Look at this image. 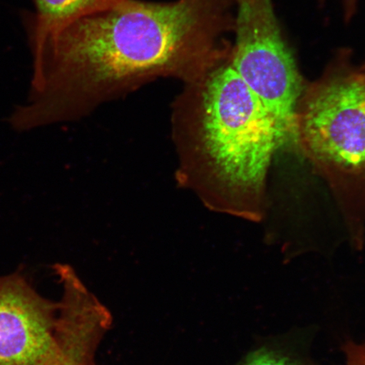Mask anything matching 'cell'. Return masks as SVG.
Returning <instances> with one entry per match:
<instances>
[{"label":"cell","instance_id":"7a4b0ae2","mask_svg":"<svg viewBox=\"0 0 365 365\" xmlns=\"http://www.w3.org/2000/svg\"><path fill=\"white\" fill-rule=\"evenodd\" d=\"M172 131L178 184L211 211L261 221L269 168L282 144L230 56L184 83L172 104Z\"/></svg>","mask_w":365,"mask_h":365},{"label":"cell","instance_id":"52a82bcc","mask_svg":"<svg viewBox=\"0 0 365 365\" xmlns=\"http://www.w3.org/2000/svg\"><path fill=\"white\" fill-rule=\"evenodd\" d=\"M238 365H317L284 345L269 344L259 346L242 360Z\"/></svg>","mask_w":365,"mask_h":365},{"label":"cell","instance_id":"3957f363","mask_svg":"<svg viewBox=\"0 0 365 365\" xmlns=\"http://www.w3.org/2000/svg\"><path fill=\"white\" fill-rule=\"evenodd\" d=\"M294 143L330 187L359 246L365 222V68H336L304 88Z\"/></svg>","mask_w":365,"mask_h":365},{"label":"cell","instance_id":"30bf717a","mask_svg":"<svg viewBox=\"0 0 365 365\" xmlns=\"http://www.w3.org/2000/svg\"><path fill=\"white\" fill-rule=\"evenodd\" d=\"M364 68H365V65L363 66Z\"/></svg>","mask_w":365,"mask_h":365},{"label":"cell","instance_id":"5b68a950","mask_svg":"<svg viewBox=\"0 0 365 365\" xmlns=\"http://www.w3.org/2000/svg\"><path fill=\"white\" fill-rule=\"evenodd\" d=\"M58 314L20 271L0 277V365L61 363Z\"/></svg>","mask_w":365,"mask_h":365},{"label":"cell","instance_id":"6da1fadb","mask_svg":"<svg viewBox=\"0 0 365 365\" xmlns=\"http://www.w3.org/2000/svg\"><path fill=\"white\" fill-rule=\"evenodd\" d=\"M236 0H130L54 27L26 21L34 72L14 130L73 121L160 78L187 83L230 56Z\"/></svg>","mask_w":365,"mask_h":365},{"label":"cell","instance_id":"8992f818","mask_svg":"<svg viewBox=\"0 0 365 365\" xmlns=\"http://www.w3.org/2000/svg\"><path fill=\"white\" fill-rule=\"evenodd\" d=\"M130 0H34L35 14L26 16L33 24L54 27L91 14L122 6Z\"/></svg>","mask_w":365,"mask_h":365},{"label":"cell","instance_id":"9c48e42d","mask_svg":"<svg viewBox=\"0 0 365 365\" xmlns=\"http://www.w3.org/2000/svg\"><path fill=\"white\" fill-rule=\"evenodd\" d=\"M346 16H352L357 0H344Z\"/></svg>","mask_w":365,"mask_h":365},{"label":"cell","instance_id":"277c9868","mask_svg":"<svg viewBox=\"0 0 365 365\" xmlns=\"http://www.w3.org/2000/svg\"><path fill=\"white\" fill-rule=\"evenodd\" d=\"M232 67L270 114L282 147L294 143L304 84L282 36L272 0H236Z\"/></svg>","mask_w":365,"mask_h":365},{"label":"cell","instance_id":"ba28073f","mask_svg":"<svg viewBox=\"0 0 365 365\" xmlns=\"http://www.w3.org/2000/svg\"><path fill=\"white\" fill-rule=\"evenodd\" d=\"M346 365H365V342L349 341L344 346Z\"/></svg>","mask_w":365,"mask_h":365}]
</instances>
